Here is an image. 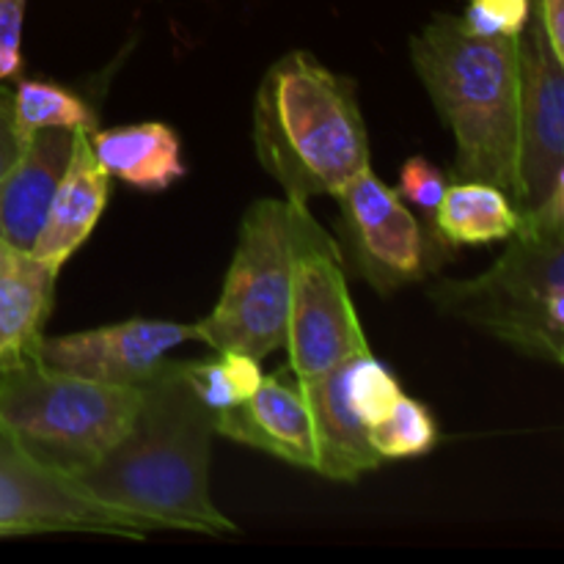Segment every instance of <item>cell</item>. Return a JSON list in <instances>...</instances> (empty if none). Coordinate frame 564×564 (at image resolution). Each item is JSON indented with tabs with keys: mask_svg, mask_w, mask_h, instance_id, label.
Listing matches in <instances>:
<instances>
[{
	"mask_svg": "<svg viewBox=\"0 0 564 564\" xmlns=\"http://www.w3.org/2000/svg\"><path fill=\"white\" fill-rule=\"evenodd\" d=\"M411 61L455 135L457 180L516 191L518 39L477 36L460 17L438 14L411 36Z\"/></svg>",
	"mask_w": 564,
	"mask_h": 564,
	"instance_id": "3",
	"label": "cell"
},
{
	"mask_svg": "<svg viewBox=\"0 0 564 564\" xmlns=\"http://www.w3.org/2000/svg\"><path fill=\"white\" fill-rule=\"evenodd\" d=\"M110 196V176L97 163L88 143V132H75L69 165L53 193L44 224L39 229L31 253L53 270L64 268L72 253L91 237L94 226L102 218Z\"/></svg>",
	"mask_w": 564,
	"mask_h": 564,
	"instance_id": "14",
	"label": "cell"
},
{
	"mask_svg": "<svg viewBox=\"0 0 564 564\" xmlns=\"http://www.w3.org/2000/svg\"><path fill=\"white\" fill-rule=\"evenodd\" d=\"M308 402L317 435V468L314 471L334 482H356L380 466V457L369 446L367 424L347 397V361L312 375L295 378Z\"/></svg>",
	"mask_w": 564,
	"mask_h": 564,
	"instance_id": "15",
	"label": "cell"
},
{
	"mask_svg": "<svg viewBox=\"0 0 564 564\" xmlns=\"http://www.w3.org/2000/svg\"><path fill=\"white\" fill-rule=\"evenodd\" d=\"M347 397L369 430L394 408V402L402 397V389L391 369L367 350L347 358Z\"/></svg>",
	"mask_w": 564,
	"mask_h": 564,
	"instance_id": "22",
	"label": "cell"
},
{
	"mask_svg": "<svg viewBox=\"0 0 564 564\" xmlns=\"http://www.w3.org/2000/svg\"><path fill=\"white\" fill-rule=\"evenodd\" d=\"M42 532H94L143 540L152 529L141 518L113 510L39 468L0 435V538Z\"/></svg>",
	"mask_w": 564,
	"mask_h": 564,
	"instance_id": "10",
	"label": "cell"
},
{
	"mask_svg": "<svg viewBox=\"0 0 564 564\" xmlns=\"http://www.w3.org/2000/svg\"><path fill=\"white\" fill-rule=\"evenodd\" d=\"M369 446L380 460L422 457L438 444V427L427 405L402 394L380 422L367 430Z\"/></svg>",
	"mask_w": 564,
	"mask_h": 564,
	"instance_id": "21",
	"label": "cell"
},
{
	"mask_svg": "<svg viewBox=\"0 0 564 564\" xmlns=\"http://www.w3.org/2000/svg\"><path fill=\"white\" fill-rule=\"evenodd\" d=\"M215 433L297 468H317L312 411L297 380L284 375H270L242 405L215 413Z\"/></svg>",
	"mask_w": 564,
	"mask_h": 564,
	"instance_id": "12",
	"label": "cell"
},
{
	"mask_svg": "<svg viewBox=\"0 0 564 564\" xmlns=\"http://www.w3.org/2000/svg\"><path fill=\"white\" fill-rule=\"evenodd\" d=\"M58 270L31 251L3 242L0 251V375L33 361L44 323L53 308Z\"/></svg>",
	"mask_w": 564,
	"mask_h": 564,
	"instance_id": "16",
	"label": "cell"
},
{
	"mask_svg": "<svg viewBox=\"0 0 564 564\" xmlns=\"http://www.w3.org/2000/svg\"><path fill=\"white\" fill-rule=\"evenodd\" d=\"M444 191L446 176L441 174L438 165L430 163L427 158L405 160V165L400 171V185H397V196L402 202H411L413 207L422 209V213H427L433 218Z\"/></svg>",
	"mask_w": 564,
	"mask_h": 564,
	"instance_id": "24",
	"label": "cell"
},
{
	"mask_svg": "<svg viewBox=\"0 0 564 564\" xmlns=\"http://www.w3.org/2000/svg\"><path fill=\"white\" fill-rule=\"evenodd\" d=\"M284 347L295 378H312L369 350L347 290L341 248L308 209L292 253Z\"/></svg>",
	"mask_w": 564,
	"mask_h": 564,
	"instance_id": "7",
	"label": "cell"
},
{
	"mask_svg": "<svg viewBox=\"0 0 564 564\" xmlns=\"http://www.w3.org/2000/svg\"><path fill=\"white\" fill-rule=\"evenodd\" d=\"M185 341H198L196 325L135 317L80 334L42 336L33 361L47 372L94 383L143 386Z\"/></svg>",
	"mask_w": 564,
	"mask_h": 564,
	"instance_id": "11",
	"label": "cell"
},
{
	"mask_svg": "<svg viewBox=\"0 0 564 564\" xmlns=\"http://www.w3.org/2000/svg\"><path fill=\"white\" fill-rule=\"evenodd\" d=\"M141 386L47 372L36 361L0 375V435L44 471L72 479L113 449L135 422Z\"/></svg>",
	"mask_w": 564,
	"mask_h": 564,
	"instance_id": "4",
	"label": "cell"
},
{
	"mask_svg": "<svg viewBox=\"0 0 564 564\" xmlns=\"http://www.w3.org/2000/svg\"><path fill=\"white\" fill-rule=\"evenodd\" d=\"M430 220L438 240L457 248L510 240L521 224V215L499 187L488 182L457 180L452 187L446 185Z\"/></svg>",
	"mask_w": 564,
	"mask_h": 564,
	"instance_id": "18",
	"label": "cell"
},
{
	"mask_svg": "<svg viewBox=\"0 0 564 564\" xmlns=\"http://www.w3.org/2000/svg\"><path fill=\"white\" fill-rule=\"evenodd\" d=\"M213 435L215 413L198 400L182 361H165L141 386V405L124 438L66 482L141 518L152 532L235 534L237 527L209 496Z\"/></svg>",
	"mask_w": 564,
	"mask_h": 564,
	"instance_id": "1",
	"label": "cell"
},
{
	"mask_svg": "<svg viewBox=\"0 0 564 564\" xmlns=\"http://www.w3.org/2000/svg\"><path fill=\"white\" fill-rule=\"evenodd\" d=\"M253 143L259 163L284 187V198L308 204L334 196L369 169V132L356 83L312 53H286L259 83Z\"/></svg>",
	"mask_w": 564,
	"mask_h": 564,
	"instance_id": "2",
	"label": "cell"
},
{
	"mask_svg": "<svg viewBox=\"0 0 564 564\" xmlns=\"http://www.w3.org/2000/svg\"><path fill=\"white\" fill-rule=\"evenodd\" d=\"M521 102H518V215L540 213L564 187V64L551 53L534 17L518 36Z\"/></svg>",
	"mask_w": 564,
	"mask_h": 564,
	"instance_id": "9",
	"label": "cell"
},
{
	"mask_svg": "<svg viewBox=\"0 0 564 564\" xmlns=\"http://www.w3.org/2000/svg\"><path fill=\"white\" fill-rule=\"evenodd\" d=\"M88 143L108 176L143 193L169 191L187 174L180 135L163 121L91 130Z\"/></svg>",
	"mask_w": 564,
	"mask_h": 564,
	"instance_id": "17",
	"label": "cell"
},
{
	"mask_svg": "<svg viewBox=\"0 0 564 564\" xmlns=\"http://www.w3.org/2000/svg\"><path fill=\"white\" fill-rule=\"evenodd\" d=\"M532 17L540 22L551 53L564 64V0H532Z\"/></svg>",
	"mask_w": 564,
	"mask_h": 564,
	"instance_id": "27",
	"label": "cell"
},
{
	"mask_svg": "<svg viewBox=\"0 0 564 564\" xmlns=\"http://www.w3.org/2000/svg\"><path fill=\"white\" fill-rule=\"evenodd\" d=\"M0 251H3V240H0Z\"/></svg>",
	"mask_w": 564,
	"mask_h": 564,
	"instance_id": "28",
	"label": "cell"
},
{
	"mask_svg": "<svg viewBox=\"0 0 564 564\" xmlns=\"http://www.w3.org/2000/svg\"><path fill=\"white\" fill-rule=\"evenodd\" d=\"M22 147H25V141L14 124V94L0 88V180L9 174L14 160L20 158Z\"/></svg>",
	"mask_w": 564,
	"mask_h": 564,
	"instance_id": "26",
	"label": "cell"
},
{
	"mask_svg": "<svg viewBox=\"0 0 564 564\" xmlns=\"http://www.w3.org/2000/svg\"><path fill=\"white\" fill-rule=\"evenodd\" d=\"M430 301L523 356L562 367L564 224L521 220L494 268L477 279L438 281Z\"/></svg>",
	"mask_w": 564,
	"mask_h": 564,
	"instance_id": "5",
	"label": "cell"
},
{
	"mask_svg": "<svg viewBox=\"0 0 564 564\" xmlns=\"http://www.w3.org/2000/svg\"><path fill=\"white\" fill-rule=\"evenodd\" d=\"M14 124L22 141L36 130H97V116L77 94L44 80H20L14 91Z\"/></svg>",
	"mask_w": 564,
	"mask_h": 564,
	"instance_id": "20",
	"label": "cell"
},
{
	"mask_svg": "<svg viewBox=\"0 0 564 564\" xmlns=\"http://www.w3.org/2000/svg\"><path fill=\"white\" fill-rule=\"evenodd\" d=\"M182 367L198 400L213 413L242 405L264 380L257 358L237 350L215 352L213 358H198V361H182Z\"/></svg>",
	"mask_w": 564,
	"mask_h": 564,
	"instance_id": "19",
	"label": "cell"
},
{
	"mask_svg": "<svg viewBox=\"0 0 564 564\" xmlns=\"http://www.w3.org/2000/svg\"><path fill=\"white\" fill-rule=\"evenodd\" d=\"M532 17V0H468L463 25L477 36L518 39Z\"/></svg>",
	"mask_w": 564,
	"mask_h": 564,
	"instance_id": "23",
	"label": "cell"
},
{
	"mask_svg": "<svg viewBox=\"0 0 564 564\" xmlns=\"http://www.w3.org/2000/svg\"><path fill=\"white\" fill-rule=\"evenodd\" d=\"M75 132L36 130L22 147L20 158L0 180V240L20 251H31L44 224L53 193L69 165Z\"/></svg>",
	"mask_w": 564,
	"mask_h": 564,
	"instance_id": "13",
	"label": "cell"
},
{
	"mask_svg": "<svg viewBox=\"0 0 564 564\" xmlns=\"http://www.w3.org/2000/svg\"><path fill=\"white\" fill-rule=\"evenodd\" d=\"M341 209L347 251L358 273L380 292L402 290L427 279L446 262L449 246L427 231L397 191L364 169L334 193Z\"/></svg>",
	"mask_w": 564,
	"mask_h": 564,
	"instance_id": "8",
	"label": "cell"
},
{
	"mask_svg": "<svg viewBox=\"0 0 564 564\" xmlns=\"http://www.w3.org/2000/svg\"><path fill=\"white\" fill-rule=\"evenodd\" d=\"M28 0H0V80L22 69V22Z\"/></svg>",
	"mask_w": 564,
	"mask_h": 564,
	"instance_id": "25",
	"label": "cell"
},
{
	"mask_svg": "<svg viewBox=\"0 0 564 564\" xmlns=\"http://www.w3.org/2000/svg\"><path fill=\"white\" fill-rule=\"evenodd\" d=\"M303 215L306 204L290 198H259L248 207L218 306L196 323L202 345L257 361L284 347L292 253Z\"/></svg>",
	"mask_w": 564,
	"mask_h": 564,
	"instance_id": "6",
	"label": "cell"
}]
</instances>
